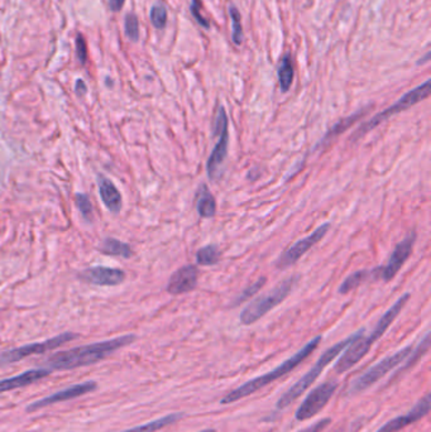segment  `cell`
Segmentation results:
<instances>
[{
    "mask_svg": "<svg viewBox=\"0 0 431 432\" xmlns=\"http://www.w3.org/2000/svg\"><path fill=\"white\" fill-rule=\"evenodd\" d=\"M266 277H262V278H259V280L254 282L253 285L251 286L247 287L243 292L239 295L238 297L235 298V301H234L233 306H238V305L243 304L245 301L247 300H250V298L253 297L254 295H256L263 286H264V283H266Z\"/></svg>",
    "mask_w": 431,
    "mask_h": 432,
    "instance_id": "30",
    "label": "cell"
},
{
    "mask_svg": "<svg viewBox=\"0 0 431 432\" xmlns=\"http://www.w3.org/2000/svg\"><path fill=\"white\" fill-rule=\"evenodd\" d=\"M415 241H416V233L410 232V233L403 238V239L395 246L393 251L391 253L390 259L384 268L379 269V277L382 280L388 282L393 280L395 275L398 273V271L402 268V266L406 263L408 257L411 256V253L414 251Z\"/></svg>",
    "mask_w": 431,
    "mask_h": 432,
    "instance_id": "13",
    "label": "cell"
},
{
    "mask_svg": "<svg viewBox=\"0 0 431 432\" xmlns=\"http://www.w3.org/2000/svg\"><path fill=\"white\" fill-rule=\"evenodd\" d=\"M79 335L74 333H62L53 336L51 339L40 341V343H32V344L23 345L16 349L11 351H3L0 353V367H6L13 363L19 362L22 359H26L28 356H38V354H45L47 351L57 349L60 346L70 343L72 340L77 339Z\"/></svg>",
    "mask_w": 431,
    "mask_h": 432,
    "instance_id": "8",
    "label": "cell"
},
{
    "mask_svg": "<svg viewBox=\"0 0 431 432\" xmlns=\"http://www.w3.org/2000/svg\"><path fill=\"white\" fill-rule=\"evenodd\" d=\"M330 424H332V419H328V417L327 419H321V420L316 421L311 426L306 427V428L298 432H323Z\"/></svg>",
    "mask_w": 431,
    "mask_h": 432,
    "instance_id": "33",
    "label": "cell"
},
{
    "mask_svg": "<svg viewBox=\"0 0 431 432\" xmlns=\"http://www.w3.org/2000/svg\"><path fill=\"white\" fill-rule=\"evenodd\" d=\"M135 340V335L128 334L122 335L114 339L98 341L93 344L76 346L69 351H59L56 354L48 356L45 362V367L53 370H71V369L88 367L91 364L100 362L106 356H111L114 351L128 346Z\"/></svg>",
    "mask_w": 431,
    "mask_h": 432,
    "instance_id": "1",
    "label": "cell"
},
{
    "mask_svg": "<svg viewBox=\"0 0 431 432\" xmlns=\"http://www.w3.org/2000/svg\"><path fill=\"white\" fill-rule=\"evenodd\" d=\"M75 204L77 209L80 211L82 217L85 222H91V216H93V205L89 199L88 195L85 193H77L75 195Z\"/></svg>",
    "mask_w": 431,
    "mask_h": 432,
    "instance_id": "27",
    "label": "cell"
},
{
    "mask_svg": "<svg viewBox=\"0 0 431 432\" xmlns=\"http://www.w3.org/2000/svg\"><path fill=\"white\" fill-rule=\"evenodd\" d=\"M338 387V382L334 380H325L324 383L315 387L314 390L310 391L309 394L305 397L303 403L298 406L295 419L298 422H305L319 415L321 411L327 407L328 403L330 402Z\"/></svg>",
    "mask_w": 431,
    "mask_h": 432,
    "instance_id": "10",
    "label": "cell"
},
{
    "mask_svg": "<svg viewBox=\"0 0 431 432\" xmlns=\"http://www.w3.org/2000/svg\"><path fill=\"white\" fill-rule=\"evenodd\" d=\"M371 275H372V271H367V269L357 271L354 273H352L343 280V283L339 287V293L347 295L350 291L356 290L357 287L362 285L364 280H367Z\"/></svg>",
    "mask_w": 431,
    "mask_h": 432,
    "instance_id": "24",
    "label": "cell"
},
{
    "mask_svg": "<svg viewBox=\"0 0 431 432\" xmlns=\"http://www.w3.org/2000/svg\"><path fill=\"white\" fill-rule=\"evenodd\" d=\"M99 251L106 256L122 257L125 259H129L133 256V251L129 244L114 238H105L99 246Z\"/></svg>",
    "mask_w": 431,
    "mask_h": 432,
    "instance_id": "22",
    "label": "cell"
},
{
    "mask_svg": "<svg viewBox=\"0 0 431 432\" xmlns=\"http://www.w3.org/2000/svg\"><path fill=\"white\" fill-rule=\"evenodd\" d=\"M79 278L94 286L114 287L124 282L125 272L119 268L96 266L82 271Z\"/></svg>",
    "mask_w": 431,
    "mask_h": 432,
    "instance_id": "15",
    "label": "cell"
},
{
    "mask_svg": "<svg viewBox=\"0 0 431 432\" xmlns=\"http://www.w3.org/2000/svg\"><path fill=\"white\" fill-rule=\"evenodd\" d=\"M431 409L430 393H426L424 397L418 401L413 409L406 412L405 415H400L387 421L385 425L379 427L376 432H398L410 426L414 425L420 420H422L424 417L429 415Z\"/></svg>",
    "mask_w": 431,
    "mask_h": 432,
    "instance_id": "14",
    "label": "cell"
},
{
    "mask_svg": "<svg viewBox=\"0 0 431 432\" xmlns=\"http://www.w3.org/2000/svg\"><path fill=\"white\" fill-rule=\"evenodd\" d=\"M190 11H191V14H193L194 18H195V21L198 22V25H201L205 30H209V21L205 19V18L201 16V1H200V0H191V3H190Z\"/></svg>",
    "mask_w": 431,
    "mask_h": 432,
    "instance_id": "31",
    "label": "cell"
},
{
    "mask_svg": "<svg viewBox=\"0 0 431 432\" xmlns=\"http://www.w3.org/2000/svg\"><path fill=\"white\" fill-rule=\"evenodd\" d=\"M295 76V71H293V64H292L291 56L285 55L281 59L279 69H277V77H279V84L282 93H287L291 88L292 81Z\"/></svg>",
    "mask_w": 431,
    "mask_h": 432,
    "instance_id": "23",
    "label": "cell"
},
{
    "mask_svg": "<svg viewBox=\"0 0 431 432\" xmlns=\"http://www.w3.org/2000/svg\"><path fill=\"white\" fill-rule=\"evenodd\" d=\"M198 269L194 264L184 266L172 273L167 283V292L172 296L191 292L198 286Z\"/></svg>",
    "mask_w": 431,
    "mask_h": 432,
    "instance_id": "16",
    "label": "cell"
},
{
    "mask_svg": "<svg viewBox=\"0 0 431 432\" xmlns=\"http://www.w3.org/2000/svg\"><path fill=\"white\" fill-rule=\"evenodd\" d=\"M88 91V86H86V84L84 82V80L82 79H79L77 81H76L75 85V93L77 96H82V95H85Z\"/></svg>",
    "mask_w": 431,
    "mask_h": 432,
    "instance_id": "34",
    "label": "cell"
},
{
    "mask_svg": "<svg viewBox=\"0 0 431 432\" xmlns=\"http://www.w3.org/2000/svg\"><path fill=\"white\" fill-rule=\"evenodd\" d=\"M98 388L96 382L94 380H89V382H84V383H79V385H74V386L67 387L62 391L56 392L53 394H50L47 397L41 398V399H37L35 402L30 403L26 411L28 414L35 412V411H40V409L48 407V406H52L56 403L66 402V401H70V399H75V398L82 397L85 396L88 393L95 391Z\"/></svg>",
    "mask_w": 431,
    "mask_h": 432,
    "instance_id": "11",
    "label": "cell"
},
{
    "mask_svg": "<svg viewBox=\"0 0 431 432\" xmlns=\"http://www.w3.org/2000/svg\"><path fill=\"white\" fill-rule=\"evenodd\" d=\"M414 349L413 345H408L402 348L401 351H396L392 356H386L382 360L373 364L372 367L366 369L363 373L352 382L349 387L350 396H356L362 392L367 391L373 385H376L379 380H382L387 374L396 369L398 365L408 359V356Z\"/></svg>",
    "mask_w": 431,
    "mask_h": 432,
    "instance_id": "7",
    "label": "cell"
},
{
    "mask_svg": "<svg viewBox=\"0 0 431 432\" xmlns=\"http://www.w3.org/2000/svg\"><path fill=\"white\" fill-rule=\"evenodd\" d=\"M125 0H109V8L111 12H119L124 6Z\"/></svg>",
    "mask_w": 431,
    "mask_h": 432,
    "instance_id": "35",
    "label": "cell"
},
{
    "mask_svg": "<svg viewBox=\"0 0 431 432\" xmlns=\"http://www.w3.org/2000/svg\"><path fill=\"white\" fill-rule=\"evenodd\" d=\"M216 135L218 137L214 149L211 151L206 171L210 180H216L220 172H222L223 164L225 161L228 154V143H229V125H228V115L225 109L222 106H218L216 117V125H214Z\"/></svg>",
    "mask_w": 431,
    "mask_h": 432,
    "instance_id": "9",
    "label": "cell"
},
{
    "mask_svg": "<svg viewBox=\"0 0 431 432\" xmlns=\"http://www.w3.org/2000/svg\"><path fill=\"white\" fill-rule=\"evenodd\" d=\"M51 373L52 372L46 367H40V368L26 370L23 373L18 374V375H14L11 378L1 380H0V393H6V392L14 391V390L23 388V387L30 386L38 380H45Z\"/></svg>",
    "mask_w": 431,
    "mask_h": 432,
    "instance_id": "17",
    "label": "cell"
},
{
    "mask_svg": "<svg viewBox=\"0 0 431 432\" xmlns=\"http://www.w3.org/2000/svg\"><path fill=\"white\" fill-rule=\"evenodd\" d=\"M220 261V251L214 244H209L196 251V263L198 266H216Z\"/></svg>",
    "mask_w": 431,
    "mask_h": 432,
    "instance_id": "25",
    "label": "cell"
},
{
    "mask_svg": "<svg viewBox=\"0 0 431 432\" xmlns=\"http://www.w3.org/2000/svg\"><path fill=\"white\" fill-rule=\"evenodd\" d=\"M229 17L232 19V40L234 45L240 46L243 43V27H242V16L238 9L234 6H229L228 9Z\"/></svg>",
    "mask_w": 431,
    "mask_h": 432,
    "instance_id": "26",
    "label": "cell"
},
{
    "mask_svg": "<svg viewBox=\"0 0 431 432\" xmlns=\"http://www.w3.org/2000/svg\"><path fill=\"white\" fill-rule=\"evenodd\" d=\"M124 30H125V35L130 41L137 42L140 40V22H138V18L132 13L127 14V17H125Z\"/></svg>",
    "mask_w": 431,
    "mask_h": 432,
    "instance_id": "29",
    "label": "cell"
},
{
    "mask_svg": "<svg viewBox=\"0 0 431 432\" xmlns=\"http://www.w3.org/2000/svg\"><path fill=\"white\" fill-rule=\"evenodd\" d=\"M410 293H405L403 296L398 298L395 304L391 306L390 309L386 311L382 317L379 319L377 325L373 329L372 333L368 336H363L352 343V344L343 351L338 362L334 364V372L337 374L347 373L348 370L356 367L358 363L361 362L364 356H367L368 351H371L373 344L384 336V334L387 331V329L392 325V322L396 320L397 316L401 312L405 305L408 304Z\"/></svg>",
    "mask_w": 431,
    "mask_h": 432,
    "instance_id": "3",
    "label": "cell"
},
{
    "mask_svg": "<svg viewBox=\"0 0 431 432\" xmlns=\"http://www.w3.org/2000/svg\"><path fill=\"white\" fill-rule=\"evenodd\" d=\"M76 55H77V59L80 61V64H86L88 46H86V41H85L82 35H77V37H76Z\"/></svg>",
    "mask_w": 431,
    "mask_h": 432,
    "instance_id": "32",
    "label": "cell"
},
{
    "mask_svg": "<svg viewBox=\"0 0 431 432\" xmlns=\"http://www.w3.org/2000/svg\"><path fill=\"white\" fill-rule=\"evenodd\" d=\"M329 229H330V224L325 222V224L320 225L319 228L315 229L314 232L309 234L308 237L298 240L293 246H290L281 256L280 261L277 263V267L281 269H285L292 266L293 263L298 262V259L303 257L305 253H308L315 244H318L327 235Z\"/></svg>",
    "mask_w": 431,
    "mask_h": 432,
    "instance_id": "12",
    "label": "cell"
},
{
    "mask_svg": "<svg viewBox=\"0 0 431 432\" xmlns=\"http://www.w3.org/2000/svg\"><path fill=\"white\" fill-rule=\"evenodd\" d=\"M198 432H216V428H205V430H201V431Z\"/></svg>",
    "mask_w": 431,
    "mask_h": 432,
    "instance_id": "36",
    "label": "cell"
},
{
    "mask_svg": "<svg viewBox=\"0 0 431 432\" xmlns=\"http://www.w3.org/2000/svg\"><path fill=\"white\" fill-rule=\"evenodd\" d=\"M150 17H151V22L155 28L164 30L166 27V24H167V11L162 4H155L152 6Z\"/></svg>",
    "mask_w": 431,
    "mask_h": 432,
    "instance_id": "28",
    "label": "cell"
},
{
    "mask_svg": "<svg viewBox=\"0 0 431 432\" xmlns=\"http://www.w3.org/2000/svg\"><path fill=\"white\" fill-rule=\"evenodd\" d=\"M321 339H323L321 335L315 336L314 339L310 340L309 343L303 345L300 351H296L290 358H287L276 368L269 370L267 373L262 374V375H258L256 378L250 380L243 385L237 387L233 391L229 392L220 399V404H232V403L238 402L240 399L250 397L259 390H263L264 387L269 386V385L274 383L276 380H281L282 377L291 373L293 369L298 368L301 363L305 362L318 349V346L321 343Z\"/></svg>",
    "mask_w": 431,
    "mask_h": 432,
    "instance_id": "2",
    "label": "cell"
},
{
    "mask_svg": "<svg viewBox=\"0 0 431 432\" xmlns=\"http://www.w3.org/2000/svg\"><path fill=\"white\" fill-rule=\"evenodd\" d=\"M296 282H298V275H292L290 278H286L280 282L269 292L254 298L242 309L239 315L240 322L245 326H250L259 319H262L263 316L268 314L271 309H274L276 306H279L290 295Z\"/></svg>",
    "mask_w": 431,
    "mask_h": 432,
    "instance_id": "5",
    "label": "cell"
},
{
    "mask_svg": "<svg viewBox=\"0 0 431 432\" xmlns=\"http://www.w3.org/2000/svg\"><path fill=\"white\" fill-rule=\"evenodd\" d=\"M196 210L198 215L204 219H209L216 214V198L206 185H201L198 190V200H196Z\"/></svg>",
    "mask_w": 431,
    "mask_h": 432,
    "instance_id": "20",
    "label": "cell"
},
{
    "mask_svg": "<svg viewBox=\"0 0 431 432\" xmlns=\"http://www.w3.org/2000/svg\"><path fill=\"white\" fill-rule=\"evenodd\" d=\"M184 417H185V414H181V412L169 414V415L164 416V417H159L157 420L150 421V422L140 425V426L132 427V428L121 432H157L164 428V427L174 425L176 422L182 420Z\"/></svg>",
    "mask_w": 431,
    "mask_h": 432,
    "instance_id": "21",
    "label": "cell"
},
{
    "mask_svg": "<svg viewBox=\"0 0 431 432\" xmlns=\"http://www.w3.org/2000/svg\"><path fill=\"white\" fill-rule=\"evenodd\" d=\"M368 109L369 108H366V109H361L359 111H357L354 114H352L349 117L343 118V119H340L339 122L334 124L332 128L329 129L327 132V135L323 137V140L316 144L315 147V149H321V148H324V147H328L330 143H332V140H335L338 135L344 133L347 129H349L353 124H356L362 117H364L366 115V113H367Z\"/></svg>",
    "mask_w": 431,
    "mask_h": 432,
    "instance_id": "19",
    "label": "cell"
},
{
    "mask_svg": "<svg viewBox=\"0 0 431 432\" xmlns=\"http://www.w3.org/2000/svg\"><path fill=\"white\" fill-rule=\"evenodd\" d=\"M430 80H426L425 82H422L419 86L410 90L408 93H405L402 96L401 99L397 100L395 104H392L390 108H387L385 110L376 114L368 122L362 124L361 127L354 132V135L352 137V140H361L362 137H364V135H367L368 132H371L373 129L377 128L379 125H381V123H384L387 119H390L391 117L396 115V114L401 113V111L408 110L411 106H414L415 104H418L420 101L426 99L430 95Z\"/></svg>",
    "mask_w": 431,
    "mask_h": 432,
    "instance_id": "6",
    "label": "cell"
},
{
    "mask_svg": "<svg viewBox=\"0 0 431 432\" xmlns=\"http://www.w3.org/2000/svg\"><path fill=\"white\" fill-rule=\"evenodd\" d=\"M98 186H99L100 198L104 203L105 208L111 211V214L118 215L122 210L123 201L122 195L119 193L117 186L113 182L105 177V176H98Z\"/></svg>",
    "mask_w": 431,
    "mask_h": 432,
    "instance_id": "18",
    "label": "cell"
},
{
    "mask_svg": "<svg viewBox=\"0 0 431 432\" xmlns=\"http://www.w3.org/2000/svg\"><path fill=\"white\" fill-rule=\"evenodd\" d=\"M364 329L358 330L354 334L349 335L348 338L339 341L335 345H332V348H329L327 351L321 354L320 358L316 360L314 365L303 374V377L293 383L287 391L281 396L280 399L277 401L276 407L277 409H285L291 406L292 403L295 402L298 397H301L305 392L309 390L310 387L313 386L315 380L320 377L323 370L327 368L328 365L337 359L342 353H343L352 343H354L358 338H361L362 335H364Z\"/></svg>",
    "mask_w": 431,
    "mask_h": 432,
    "instance_id": "4",
    "label": "cell"
}]
</instances>
